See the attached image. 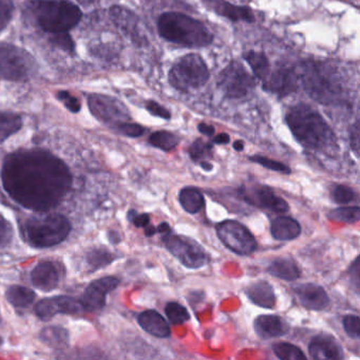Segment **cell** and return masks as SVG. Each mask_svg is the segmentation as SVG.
<instances>
[{
    "instance_id": "obj_1",
    "label": "cell",
    "mask_w": 360,
    "mask_h": 360,
    "mask_svg": "<svg viewBox=\"0 0 360 360\" xmlns=\"http://www.w3.org/2000/svg\"><path fill=\"white\" fill-rule=\"evenodd\" d=\"M1 180L14 201L37 212L56 207L72 185V176L66 164L39 149L8 155L1 169Z\"/></svg>"
},
{
    "instance_id": "obj_2",
    "label": "cell",
    "mask_w": 360,
    "mask_h": 360,
    "mask_svg": "<svg viewBox=\"0 0 360 360\" xmlns=\"http://www.w3.org/2000/svg\"><path fill=\"white\" fill-rule=\"evenodd\" d=\"M286 125L297 142L309 149L326 155L338 150L336 136L326 120L313 107L297 104L285 115Z\"/></svg>"
},
{
    "instance_id": "obj_3",
    "label": "cell",
    "mask_w": 360,
    "mask_h": 360,
    "mask_svg": "<svg viewBox=\"0 0 360 360\" xmlns=\"http://www.w3.org/2000/svg\"><path fill=\"white\" fill-rule=\"evenodd\" d=\"M296 70L299 83L314 101L323 105L342 102L345 94L342 77L333 63L303 60Z\"/></svg>"
},
{
    "instance_id": "obj_4",
    "label": "cell",
    "mask_w": 360,
    "mask_h": 360,
    "mask_svg": "<svg viewBox=\"0 0 360 360\" xmlns=\"http://www.w3.org/2000/svg\"><path fill=\"white\" fill-rule=\"evenodd\" d=\"M158 31L162 39L181 47H207L214 41V35L203 22L179 12L160 15Z\"/></svg>"
},
{
    "instance_id": "obj_5",
    "label": "cell",
    "mask_w": 360,
    "mask_h": 360,
    "mask_svg": "<svg viewBox=\"0 0 360 360\" xmlns=\"http://www.w3.org/2000/svg\"><path fill=\"white\" fill-rule=\"evenodd\" d=\"M33 7L39 26L52 34L68 32L82 18L79 8L68 0H37Z\"/></svg>"
},
{
    "instance_id": "obj_6",
    "label": "cell",
    "mask_w": 360,
    "mask_h": 360,
    "mask_svg": "<svg viewBox=\"0 0 360 360\" xmlns=\"http://www.w3.org/2000/svg\"><path fill=\"white\" fill-rule=\"evenodd\" d=\"M70 231V222L60 214L33 217L27 221L24 229L27 241L37 248L58 245L67 239Z\"/></svg>"
},
{
    "instance_id": "obj_7",
    "label": "cell",
    "mask_w": 360,
    "mask_h": 360,
    "mask_svg": "<svg viewBox=\"0 0 360 360\" xmlns=\"http://www.w3.org/2000/svg\"><path fill=\"white\" fill-rule=\"evenodd\" d=\"M210 77V69L205 60L197 53L179 58L168 73L170 85L180 92L200 89L206 85Z\"/></svg>"
},
{
    "instance_id": "obj_8",
    "label": "cell",
    "mask_w": 360,
    "mask_h": 360,
    "mask_svg": "<svg viewBox=\"0 0 360 360\" xmlns=\"http://www.w3.org/2000/svg\"><path fill=\"white\" fill-rule=\"evenodd\" d=\"M217 86L225 98L229 100H241L252 92L256 87V81L241 63L231 60L219 73Z\"/></svg>"
},
{
    "instance_id": "obj_9",
    "label": "cell",
    "mask_w": 360,
    "mask_h": 360,
    "mask_svg": "<svg viewBox=\"0 0 360 360\" xmlns=\"http://www.w3.org/2000/svg\"><path fill=\"white\" fill-rule=\"evenodd\" d=\"M35 71L32 56L15 46L0 44V77L11 81H26Z\"/></svg>"
},
{
    "instance_id": "obj_10",
    "label": "cell",
    "mask_w": 360,
    "mask_h": 360,
    "mask_svg": "<svg viewBox=\"0 0 360 360\" xmlns=\"http://www.w3.org/2000/svg\"><path fill=\"white\" fill-rule=\"evenodd\" d=\"M164 245L187 269H201L207 264L208 255L195 240L176 233H164Z\"/></svg>"
},
{
    "instance_id": "obj_11",
    "label": "cell",
    "mask_w": 360,
    "mask_h": 360,
    "mask_svg": "<svg viewBox=\"0 0 360 360\" xmlns=\"http://www.w3.org/2000/svg\"><path fill=\"white\" fill-rule=\"evenodd\" d=\"M217 235L229 250L240 256L250 255L257 250V241L248 227L235 220H226L216 226Z\"/></svg>"
},
{
    "instance_id": "obj_12",
    "label": "cell",
    "mask_w": 360,
    "mask_h": 360,
    "mask_svg": "<svg viewBox=\"0 0 360 360\" xmlns=\"http://www.w3.org/2000/svg\"><path fill=\"white\" fill-rule=\"evenodd\" d=\"M239 193L246 203L256 207L267 210L276 214H284L290 210V206L285 200L276 195L269 187L264 185H255L250 191L245 187H241Z\"/></svg>"
},
{
    "instance_id": "obj_13",
    "label": "cell",
    "mask_w": 360,
    "mask_h": 360,
    "mask_svg": "<svg viewBox=\"0 0 360 360\" xmlns=\"http://www.w3.org/2000/svg\"><path fill=\"white\" fill-rule=\"evenodd\" d=\"M89 107L94 117L108 124L124 123L129 119L127 109L123 104L109 96L94 94L89 98Z\"/></svg>"
},
{
    "instance_id": "obj_14",
    "label": "cell",
    "mask_w": 360,
    "mask_h": 360,
    "mask_svg": "<svg viewBox=\"0 0 360 360\" xmlns=\"http://www.w3.org/2000/svg\"><path fill=\"white\" fill-rule=\"evenodd\" d=\"M299 77L296 68L281 67L271 70L269 77L262 82L264 91L276 94L279 98H285L298 89Z\"/></svg>"
},
{
    "instance_id": "obj_15",
    "label": "cell",
    "mask_w": 360,
    "mask_h": 360,
    "mask_svg": "<svg viewBox=\"0 0 360 360\" xmlns=\"http://www.w3.org/2000/svg\"><path fill=\"white\" fill-rule=\"evenodd\" d=\"M119 284L120 280L115 277L101 278L92 282L79 299L83 309L98 311L104 309L107 295L115 290Z\"/></svg>"
},
{
    "instance_id": "obj_16",
    "label": "cell",
    "mask_w": 360,
    "mask_h": 360,
    "mask_svg": "<svg viewBox=\"0 0 360 360\" xmlns=\"http://www.w3.org/2000/svg\"><path fill=\"white\" fill-rule=\"evenodd\" d=\"M83 309L77 299L69 296H56L43 299L35 307V313L41 319L49 320L58 314H77Z\"/></svg>"
},
{
    "instance_id": "obj_17",
    "label": "cell",
    "mask_w": 360,
    "mask_h": 360,
    "mask_svg": "<svg viewBox=\"0 0 360 360\" xmlns=\"http://www.w3.org/2000/svg\"><path fill=\"white\" fill-rule=\"evenodd\" d=\"M299 302L311 311H322L330 304L328 292L315 283H302L292 288Z\"/></svg>"
},
{
    "instance_id": "obj_18",
    "label": "cell",
    "mask_w": 360,
    "mask_h": 360,
    "mask_svg": "<svg viewBox=\"0 0 360 360\" xmlns=\"http://www.w3.org/2000/svg\"><path fill=\"white\" fill-rule=\"evenodd\" d=\"M309 353L316 360H340L343 352L338 341L330 334H320L311 339Z\"/></svg>"
},
{
    "instance_id": "obj_19",
    "label": "cell",
    "mask_w": 360,
    "mask_h": 360,
    "mask_svg": "<svg viewBox=\"0 0 360 360\" xmlns=\"http://www.w3.org/2000/svg\"><path fill=\"white\" fill-rule=\"evenodd\" d=\"M204 1L218 15L222 16L231 22H244L250 24L256 20L254 12L250 8L233 5L226 0H204Z\"/></svg>"
},
{
    "instance_id": "obj_20",
    "label": "cell",
    "mask_w": 360,
    "mask_h": 360,
    "mask_svg": "<svg viewBox=\"0 0 360 360\" xmlns=\"http://www.w3.org/2000/svg\"><path fill=\"white\" fill-rule=\"evenodd\" d=\"M256 334L262 339L277 338L288 334V326L283 319L276 315H261L255 319Z\"/></svg>"
},
{
    "instance_id": "obj_21",
    "label": "cell",
    "mask_w": 360,
    "mask_h": 360,
    "mask_svg": "<svg viewBox=\"0 0 360 360\" xmlns=\"http://www.w3.org/2000/svg\"><path fill=\"white\" fill-rule=\"evenodd\" d=\"M113 20H115V24L128 35L131 37L134 41L143 45V44L147 43L146 37L142 35L140 31V20H139L138 16L134 15L129 10L124 9L121 7L113 8L112 11Z\"/></svg>"
},
{
    "instance_id": "obj_22",
    "label": "cell",
    "mask_w": 360,
    "mask_h": 360,
    "mask_svg": "<svg viewBox=\"0 0 360 360\" xmlns=\"http://www.w3.org/2000/svg\"><path fill=\"white\" fill-rule=\"evenodd\" d=\"M33 285L44 292H50L58 288L60 274L53 263L50 261L39 263L31 274Z\"/></svg>"
},
{
    "instance_id": "obj_23",
    "label": "cell",
    "mask_w": 360,
    "mask_h": 360,
    "mask_svg": "<svg viewBox=\"0 0 360 360\" xmlns=\"http://www.w3.org/2000/svg\"><path fill=\"white\" fill-rule=\"evenodd\" d=\"M138 322L145 332L158 338H166L169 337L172 333L165 318L153 309L141 313L138 317Z\"/></svg>"
},
{
    "instance_id": "obj_24",
    "label": "cell",
    "mask_w": 360,
    "mask_h": 360,
    "mask_svg": "<svg viewBox=\"0 0 360 360\" xmlns=\"http://www.w3.org/2000/svg\"><path fill=\"white\" fill-rule=\"evenodd\" d=\"M246 296L254 304L264 309H274L276 305V295L269 282L259 280L250 284L245 290Z\"/></svg>"
},
{
    "instance_id": "obj_25",
    "label": "cell",
    "mask_w": 360,
    "mask_h": 360,
    "mask_svg": "<svg viewBox=\"0 0 360 360\" xmlns=\"http://www.w3.org/2000/svg\"><path fill=\"white\" fill-rule=\"evenodd\" d=\"M271 233L274 239L279 241H290L300 236L301 226L295 219L280 216L274 219L271 222Z\"/></svg>"
},
{
    "instance_id": "obj_26",
    "label": "cell",
    "mask_w": 360,
    "mask_h": 360,
    "mask_svg": "<svg viewBox=\"0 0 360 360\" xmlns=\"http://www.w3.org/2000/svg\"><path fill=\"white\" fill-rule=\"evenodd\" d=\"M39 338L48 347L56 349H64L69 345V333L62 326H52L43 328Z\"/></svg>"
},
{
    "instance_id": "obj_27",
    "label": "cell",
    "mask_w": 360,
    "mask_h": 360,
    "mask_svg": "<svg viewBox=\"0 0 360 360\" xmlns=\"http://www.w3.org/2000/svg\"><path fill=\"white\" fill-rule=\"evenodd\" d=\"M179 201L185 212L188 214H198L205 205L203 193L195 187H184L179 195Z\"/></svg>"
},
{
    "instance_id": "obj_28",
    "label": "cell",
    "mask_w": 360,
    "mask_h": 360,
    "mask_svg": "<svg viewBox=\"0 0 360 360\" xmlns=\"http://www.w3.org/2000/svg\"><path fill=\"white\" fill-rule=\"evenodd\" d=\"M269 273L274 277L285 281H295L300 277V269L296 263L290 259H277L273 261L267 269Z\"/></svg>"
},
{
    "instance_id": "obj_29",
    "label": "cell",
    "mask_w": 360,
    "mask_h": 360,
    "mask_svg": "<svg viewBox=\"0 0 360 360\" xmlns=\"http://www.w3.org/2000/svg\"><path fill=\"white\" fill-rule=\"evenodd\" d=\"M244 60L250 65L255 77H256L259 81L264 82L265 79L269 77V72H271V70L267 56H265L263 52H257L254 51V50H250L248 53L244 54Z\"/></svg>"
},
{
    "instance_id": "obj_30",
    "label": "cell",
    "mask_w": 360,
    "mask_h": 360,
    "mask_svg": "<svg viewBox=\"0 0 360 360\" xmlns=\"http://www.w3.org/2000/svg\"><path fill=\"white\" fill-rule=\"evenodd\" d=\"M7 300L15 307H27L32 304L35 299V292L25 286H10L6 292Z\"/></svg>"
},
{
    "instance_id": "obj_31",
    "label": "cell",
    "mask_w": 360,
    "mask_h": 360,
    "mask_svg": "<svg viewBox=\"0 0 360 360\" xmlns=\"http://www.w3.org/2000/svg\"><path fill=\"white\" fill-rule=\"evenodd\" d=\"M22 126V121L20 115L14 113H0V143L16 134Z\"/></svg>"
},
{
    "instance_id": "obj_32",
    "label": "cell",
    "mask_w": 360,
    "mask_h": 360,
    "mask_svg": "<svg viewBox=\"0 0 360 360\" xmlns=\"http://www.w3.org/2000/svg\"><path fill=\"white\" fill-rule=\"evenodd\" d=\"M149 144L155 148L163 151H172L176 148L180 142V139L174 134L169 131H155L149 136Z\"/></svg>"
},
{
    "instance_id": "obj_33",
    "label": "cell",
    "mask_w": 360,
    "mask_h": 360,
    "mask_svg": "<svg viewBox=\"0 0 360 360\" xmlns=\"http://www.w3.org/2000/svg\"><path fill=\"white\" fill-rule=\"evenodd\" d=\"M117 259L115 255L106 248H96L88 254L87 262L92 271L104 269Z\"/></svg>"
},
{
    "instance_id": "obj_34",
    "label": "cell",
    "mask_w": 360,
    "mask_h": 360,
    "mask_svg": "<svg viewBox=\"0 0 360 360\" xmlns=\"http://www.w3.org/2000/svg\"><path fill=\"white\" fill-rule=\"evenodd\" d=\"M273 351L279 359L301 360L307 359L302 349L288 342H277L273 345Z\"/></svg>"
},
{
    "instance_id": "obj_35",
    "label": "cell",
    "mask_w": 360,
    "mask_h": 360,
    "mask_svg": "<svg viewBox=\"0 0 360 360\" xmlns=\"http://www.w3.org/2000/svg\"><path fill=\"white\" fill-rule=\"evenodd\" d=\"M328 219L335 222L356 223L360 219V208L358 206L354 207H339L330 210L328 214Z\"/></svg>"
},
{
    "instance_id": "obj_36",
    "label": "cell",
    "mask_w": 360,
    "mask_h": 360,
    "mask_svg": "<svg viewBox=\"0 0 360 360\" xmlns=\"http://www.w3.org/2000/svg\"><path fill=\"white\" fill-rule=\"evenodd\" d=\"M212 149L214 148H212V143L198 139L189 147L188 153L193 162L200 163V162L205 161L206 159L212 157Z\"/></svg>"
},
{
    "instance_id": "obj_37",
    "label": "cell",
    "mask_w": 360,
    "mask_h": 360,
    "mask_svg": "<svg viewBox=\"0 0 360 360\" xmlns=\"http://www.w3.org/2000/svg\"><path fill=\"white\" fill-rule=\"evenodd\" d=\"M165 314L169 321L174 326H180L191 319L186 307L178 302H169L166 304Z\"/></svg>"
},
{
    "instance_id": "obj_38",
    "label": "cell",
    "mask_w": 360,
    "mask_h": 360,
    "mask_svg": "<svg viewBox=\"0 0 360 360\" xmlns=\"http://www.w3.org/2000/svg\"><path fill=\"white\" fill-rule=\"evenodd\" d=\"M250 161L259 164V165L263 166L267 169L273 170V172H282L284 174H290L292 172L290 168L286 166L285 164L274 161V160L262 157V155H252V157H250Z\"/></svg>"
},
{
    "instance_id": "obj_39",
    "label": "cell",
    "mask_w": 360,
    "mask_h": 360,
    "mask_svg": "<svg viewBox=\"0 0 360 360\" xmlns=\"http://www.w3.org/2000/svg\"><path fill=\"white\" fill-rule=\"evenodd\" d=\"M333 201L337 204L351 203L355 200L356 193L351 187L345 185H336L330 193Z\"/></svg>"
},
{
    "instance_id": "obj_40",
    "label": "cell",
    "mask_w": 360,
    "mask_h": 360,
    "mask_svg": "<svg viewBox=\"0 0 360 360\" xmlns=\"http://www.w3.org/2000/svg\"><path fill=\"white\" fill-rule=\"evenodd\" d=\"M343 328L351 338L358 339L360 336L359 317L357 315H347L342 319Z\"/></svg>"
},
{
    "instance_id": "obj_41",
    "label": "cell",
    "mask_w": 360,
    "mask_h": 360,
    "mask_svg": "<svg viewBox=\"0 0 360 360\" xmlns=\"http://www.w3.org/2000/svg\"><path fill=\"white\" fill-rule=\"evenodd\" d=\"M13 14L11 0H0V32L7 27Z\"/></svg>"
},
{
    "instance_id": "obj_42",
    "label": "cell",
    "mask_w": 360,
    "mask_h": 360,
    "mask_svg": "<svg viewBox=\"0 0 360 360\" xmlns=\"http://www.w3.org/2000/svg\"><path fill=\"white\" fill-rule=\"evenodd\" d=\"M117 130L124 136H129V138H139V136H143L145 132L144 127H142V126L139 125V124L127 123V122L119 124Z\"/></svg>"
},
{
    "instance_id": "obj_43",
    "label": "cell",
    "mask_w": 360,
    "mask_h": 360,
    "mask_svg": "<svg viewBox=\"0 0 360 360\" xmlns=\"http://www.w3.org/2000/svg\"><path fill=\"white\" fill-rule=\"evenodd\" d=\"M13 237V229L11 224L0 214V248H5L11 242Z\"/></svg>"
},
{
    "instance_id": "obj_44",
    "label": "cell",
    "mask_w": 360,
    "mask_h": 360,
    "mask_svg": "<svg viewBox=\"0 0 360 360\" xmlns=\"http://www.w3.org/2000/svg\"><path fill=\"white\" fill-rule=\"evenodd\" d=\"M145 107H146L147 111L155 117H161L163 120L172 119L169 111L159 103L155 102V101H147Z\"/></svg>"
},
{
    "instance_id": "obj_45",
    "label": "cell",
    "mask_w": 360,
    "mask_h": 360,
    "mask_svg": "<svg viewBox=\"0 0 360 360\" xmlns=\"http://www.w3.org/2000/svg\"><path fill=\"white\" fill-rule=\"evenodd\" d=\"M58 100L62 101L64 103L65 106L67 109L71 111V112H79L81 110V103L75 96H71L69 92L60 91L58 94Z\"/></svg>"
},
{
    "instance_id": "obj_46",
    "label": "cell",
    "mask_w": 360,
    "mask_h": 360,
    "mask_svg": "<svg viewBox=\"0 0 360 360\" xmlns=\"http://www.w3.org/2000/svg\"><path fill=\"white\" fill-rule=\"evenodd\" d=\"M52 43L58 46V47H60V49L65 50V51H75V45H73L72 39L67 34V32L56 33V34H54V37L52 39Z\"/></svg>"
},
{
    "instance_id": "obj_47",
    "label": "cell",
    "mask_w": 360,
    "mask_h": 360,
    "mask_svg": "<svg viewBox=\"0 0 360 360\" xmlns=\"http://www.w3.org/2000/svg\"><path fill=\"white\" fill-rule=\"evenodd\" d=\"M128 219L136 227L147 226L150 222V217L148 214H138L136 210H130L129 214H128Z\"/></svg>"
},
{
    "instance_id": "obj_48",
    "label": "cell",
    "mask_w": 360,
    "mask_h": 360,
    "mask_svg": "<svg viewBox=\"0 0 360 360\" xmlns=\"http://www.w3.org/2000/svg\"><path fill=\"white\" fill-rule=\"evenodd\" d=\"M351 147L355 153L356 157L359 155V122L354 124L351 130Z\"/></svg>"
},
{
    "instance_id": "obj_49",
    "label": "cell",
    "mask_w": 360,
    "mask_h": 360,
    "mask_svg": "<svg viewBox=\"0 0 360 360\" xmlns=\"http://www.w3.org/2000/svg\"><path fill=\"white\" fill-rule=\"evenodd\" d=\"M359 257H357L355 261H354L353 264L351 265V269H349L352 282L355 285L356 292L359 290Z\"/></svg>"
},
{
    "instance_id": "obj_50",
    "label": "cell",
    "mask_w": 360,
    "mask_h": 360,
    "mask_svg": "<svg viewBox=\"0 0 360 360\" xmlns=\"http://www.w3.org/2000/svg\"><path fill=\"white\" fill-rule=\"evenodd\" d=\"M198 130L206 136H214V132H216L214 126L208 125V124L206 123H200L199 125H198Z\"/></svg>"
},
{
    "instance_id": "obj_51",
    "label": "cell",
    "mask_w": 360,
    "mask_h": 360,
    "mask_svg": "<svg viewBox=\"0 0 360 360\" xmlns=\"http://www.w3.org/2000/svg\"><path fill=\"white\" fill-rule=\"evenodd\" d=\"M229 141H231V138H229V134H218V136H214V140H212V142H214V144L225 145L229 144Z\"/></svg>"
},
{
    "instance_id": "obj_52",
    "label": "cell",
    "mask_w": 360,
    "mask_h": 360,
    "mask_svg": "<svg viewBox=\"0 0 360 360\" xmlns=\"http://www.w3.org/2000/svg\"><path fill=\"white\" fill-rule=\"evenodd\" d=\"M157 231H159L160 233H167L169 231H172V229H170L169 224L166 222L161 223V224L158 226Z\"/></svg>"
},
{
    "instance_id": "obj_53",
    "label": "cell",
    "mask_w": 360,
    "mask_h": 360,
    "mask_svg": "<svg viewBox=\"0 0 360 360\" xmlns=\"http://www.w3.org/2000/svg\"><path fill=\"white\" fill-rule=\"evenodd\" d=\"M144 229L145 235H146L147 237H153V236H155V233H157V229H155V226H153V225L148 224L147 226H145Z\"/></svg>"
},
{
    "instance_id": "obj_54",
    "label": "cell",
    "mask_w": 360,
    "mask_h": 360,
    "mask_svg": "<svg viewBox=\"0 0 360 360\" xmlns=\"http://www.w3.org/2000/svg\"><path fill=\"white\" fill-rule=\"evenodd\" d=\"M200 166H201L202 169L205 170V172H212V168H214L212 164H210L208 161L200 162Z\"/></svg>"
},
{
    "instance_id": "obj_55",
    "label": "cell",
    "mask_w": 360,
    "mask_h": 360,
    "mask_svg": "<svg viewBox=\"0 0 360 360\" xmlns=\"http://www.w3.org/2000/svg\"><path fill=\"white\" fill-rule=\"evenodd\" d=\"M233 149H235L236 151H242L244 149V143L242 142V141H236L235 143H233Z\"/></svg>"
},
{
    "instance_id": "obj_56",
    "label": "cell",
    "mask_w": 360,
    "mask_h": 360,
    "mask_svg": "<svg viewBox=\"0 0 360 360\" xmlns=\"http://www.w3.org/2000/svg\"><path fill=\"white\" fill-rule=\"evenodd\" d=\"M0 345H3V339L0 338Z\"/></svg>"
}]
</instances>
